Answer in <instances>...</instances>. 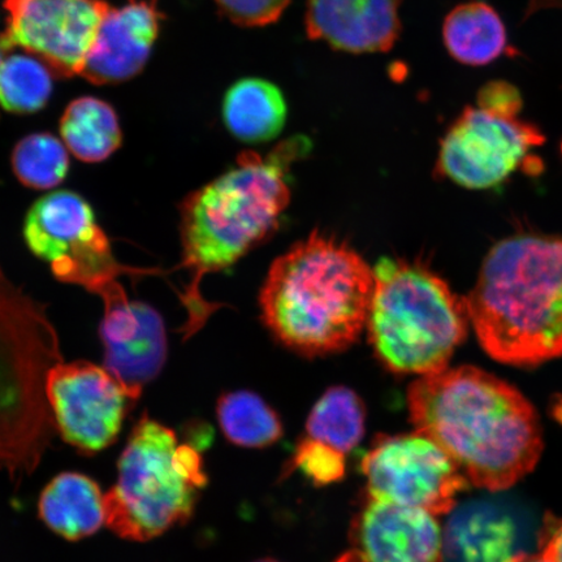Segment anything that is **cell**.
<instances>
[{
  "mask_svg": "<svg viewBox=\"0 0 562 562\" xmlns=\"http://www.w3.org/2000/svg\"><path fill=\"white\" fill-rule=\"evenodd\" d=\"M11 50L9 44H7V41L4 38L3 34H0V63L4 59V56L7 53Z\"/></svg>",
  "mask_w": 562,
  "mask_h": 562,
  "instance_id": "cell-31",
  "label": "cell"
},
{
  "mask_svg": "<svg viewBox=\"0 0 562 562\" xmlns=\"http://www.w3.org/2000/svg\"><path fill=\"white\" fill-rule=\"evenodd\" d=\"M161 20L158 0H130L121 9H111L81 76L95 86H110L138 75L150 58Z\"/></svg>",
  "mask_w": 562,
  "mask_h": 562,
  "instance_id": "cell-14",
  "label": "cell"
},
{
  "mask_svg": "<svg viewBox=\"0 0 562 562\" xmlns=\"http://www.w3.org/2000/svg\"><path fill=\"white\" fill-rule=\"evenodd\" d=\"M59 130L68 151L86 164L108 160L122 145L116 111L94 97L70 102L60 119Z\"/></svg>",
  "mask_w": 562,
  "mask_h": 562,
  "instance_id": "cell-20",
  "label": "cell"
},
{
  "mask_svg": "<svg viewBox=\"0 0 562 562\" xmlns=\"http://www.w3.org/2000/svg\"><path fill=\"white\" fill-rule=\"evenodd\" d=\"M11 165L25 188L50 191L67 178L69 151L65 143L50 133H33L13 147Z\"/></svg>",
  "mask_w": 562,
  "mask_h": 562,
  "instance_id": "cell-24",
  "label": "cell"
},
{
  "mask_svg": "<svg viewBox=\"0 0 562 562\" xmlns=\"http://www.w3.org/2000/svg\"><path fill=\"white\" fill-rule=\"evenodd\" d=\"M494 360L532 368L562 356V238L524 235L494 246L465 300Z\"/></svg>",
  "mask_w": 562,
  "mask_h": 562,
  "instance_id": "cell-4",
  "label": "cell"
},
{
  "mask_svg": "<svg viewBox=\"0 0 562 562\" xmlns=\"http://www.w3.org/2000/svg\"><path fill=\"white\" fill-rule=\"evenodd\" d=\"M255 562H280V561H278V560H276V559H270V558H269V559H261V560H257V561H255Z\"/></svg>",
  "mask_w": 562,
  "mask_h": 562,
  "instance_id": "cell-32",
  "label": "cell"
},
{
  "mask_svg": "<svg viewBox=\"0 0 562 562\" xmlns=\"http://www.w3.org/2000/svg\"><path fill=\"white\" fill-rule=\"evenodd\" d=\"M221 430L237 447L261 449L283 437V425L276 411L250 391L224 393L217 400Z\"/></svg>",
  "mask_w": 562,
  "mask_h": 562,
  "instance_id": "cell-21",
  "label": "cell"
},
{
  "mask_svg": "<svg viewBox=\"0 0 562 562\" xmlns=\"http://www.w3.org/2000/svg\"><path fill=\"white\" fill-rule=\"evenodd\" d=\"M476 102L477 108L504 119H517L524 108L521 91L503 80L490 81L483 86Z\"/></svg>",
  "mask_w": 562,
  "mask_h": 562,
  "instance_id": "cell-27",
  "label": "cell"
},
{
  "mask_svg": "<svg viewBox=\"0 0 562 562\" xmlns=\"http://www.w3.org/2000/svg\"><path fill=\"white\" fill-rule=\"evenodd\" d=\"M402 3L403 0H307V37L350 54L389 52L402 33Z\"/></svg>",
  "mask_w": 562,
  "mask_h": 562,
  "instance_id": "cell-15",
  "label": "cell"
},
{
  "mask_svg": "<svg viewBox=\"0 0 562 562\" xmlns=\"http://www.w3.org/2000/svg\"><path fill=\"white\" fill-rule=\"evenodd\" d=\"M540 557L547 562H562V518L547 515L539 532Z\"/></svg>",
  "mask_w": 562,
  "mask_h": 562,
  "instance_id": "cell-28",
  "label": "cell"
},
{
  "mask_svg": "<svg viewBox=\"0 0 562 562\" xmlns=\"http://www.w3.org/2000/svg\"><path fill=\"white\" fill-rule=\"evenodd\" d=\"M465 301L427 266L384 258L374 269L368 333L378 360L398 375H431L465 340Z\"/></svg>",
  "mask_w": 562,
  "mask_h": 562,
  "instance_id": "cell-5",
  "label": "cell"
},
{
  "mask_svg": "<svg viewBox=\"0 0 562 562\" xmlns=\"http://www.w3.org/2000/svg\"><path fill=\"white\" fill-rule=\"evenodd\" d=\"M308 149L304 137L262 154L246 150L220 178L189 193L179 205L181 262L188 285L184 340L199 333L220 304L202 296L203 279L229 270L277 231L291 201L290 170Z\"/></svg>",
  "mask_w": 562,
  "mask_h": 562,
  "instance_id": "cell-2",
  "label": "cell"
},
{
  "mask_svg": "<svg viewBox=\"0 0 562 562\" xmlns=\"http://www.w3.org/2000/svg\"><path fill=\"white\" fill-rule=\"evenodd\" d=\"M561 154H562V144H561Z\"/></svg>",
  "mask_w": 562,
  "mask_h": 562,
  "instance_id": "cell-33",
  "label": "cell"
},
{
  "mask_svg": "<svg viewBox=\"0 0 562 562\" xmlns=\"http://www.w3.org/2000/svg\"><path fill=\"white\" fill-rule=\"evenodd\" d=\"M367 430V409L347 386H333L313 407L306 422L307 438L346 454L360 445Z\"/></svg>",
  "mask_w": 562,
  "mask_h": 562,
  "instance_id": "cell-22",
  "label": "cell"
},
{
  "mask_svg": "<svg viewBox=\"0 0 562 562\" xmlns=\"http://www.w3.org/2000/svg\"><path fill=\"white\" fill-rule=\"evenodd\" d=\"M44 393L61 438L86 454L114 445L140 397L104 367L61 357L47 371Z\"/></svg>",
  "mask_w": 562,
  "mask_h": 562,
  "instance_id": "cell-9",
  "label": "cell"
},
{
  "mask_svg": "<svg viewBox=\"0 0 562 562\" xmlns=\"http://www.w3.org/2000/svg\"><path fill=\"white\" fill-rule=\"evenodd\" d=\"M40 517L58 536L80 540L105 524L104 495L88 475L61 473L42 492Z\"/></svg>",
  "mask_w": 562,
  "mask_h": 562,
  "instance_id": "cell-17",
  "label": "cell"
},
{
  "mask_svg": "<svg viewBox=\"0 0 562 562\" xmlns=\"http://www.w3.org/2000/svg\"><path fill=\"white\" fill-rule=\"evenodd\" d=\"M442 41L454 60L473 67L487 66L509 52L502 18L483 2L462 3L449 12Z\"/></svg>",
  "mask_w": 562,
  "mask_h": 562,
  "instance_id": "cell-19",
  "label": "cell"
},
{
  "mask_svg": "<svg viewBox=\"0 0 562 562\" xmlns=\"http://www.w3.org/2000/svg\"><path fill=\"white\" fill-rule=\"evenodd\" d=\"M95 294L103 301V367L143 395L144 386L156 381L166 367L168 337L164 316L146 302L130 300L117 280Z\"/></svg>",
  "mask_w": 562,
  "mask_h": 562,
  "instance_id": "cell-12",
  "label": "cell"
},
{
  "mask_svg": "<svg viewBox=\"0 0 562 562\" xmlns=\"http://www.w3.org/2000/svg\"><path fill=\"white\" fill-rule=\"evenodd\" d=\"M516 526L492 504L470 503L452 513L442 533V561L507 562Z\"/></svg>",
  "mask_w": 562,
  "mask_h": 562,
  "instance_id": "cell-16",
  "label": "cell"
},
{
  "mask_svg": "<svg viewBox=\"0 0 562 562\" xmlns=\"http://www.w3.org/2000/svg\"><path fill=\"white\" fill-rule=\"evenodd\" d=\"M507 562H547L540 554L517 553Z\"/></svg>",
  "mask_w": 562,
  "mask_h": 562,
  "instance_id": "cell-29",
  "label": "cell"
},
{
  "mask_svg": "<svg viewBox=\"0 0 562 562\" xmlns=\"http://www.w3.org/2000/svg\"><path fill=\"white\" fill-rule=\"evenodd\" d=\"M407 409L416 431L437 441L476 487L508 490L542 456L536 407L487 371L461 367L419 376L407 390Z\"/></svg>",
  "mask_w": 562,
  "mask_h": 562,
  "instance_id": "cell-1",
  "label": "cell"
},
{
  "mask_svg": "<svg viewBox=\"0 0 562 562\" xmlns=\"http://www.w3.org/2000/svg\"><path fill=\"white\" fill-rule=\"evenodd\" d=\"M223 122L243 143H267L284 130L288 108L276 83L248 77L232 86L223 100Z\"/></svg>",
  "mask_w": 562,
  "mask_h": 562,
  "instance_id": "cell-18",
  "label": "cell"
},
{
  "mask_svg": "<svg viewBox=\"0 0 562 562\" xmlns=\"http://www.w3.org/2000/svg\"><path fill=\"white\" fill-rule=\"evenodd\" d=\"M215 3L232 23L258 27L277 23L291 0H215Z\"/></svg>",
  "mask_w": 562,
  "mask_h": 562,
  "instance_id": "cell-26",
  "label": "cell"
},
{
  "mask_svg": "<svg viewBox=\"0 0 562 562\" xmlns=\"http://www.w3.org/2000/svg\"><path fill=\"white\" fill-rule=\"evenodd\" d=\"M7 44L37 56L55 74L82 75L110 5L103 0H4Z\"/></svg>",
  "mask_w": 562,
  "mask_h": 562,
  "instance_id": "cell-11",
  "label": "cell"
},
{
  "mask_svg": "<svg viewBox=\"0 0 562 562\" xmlns=\"http://www.w3.org/2000/svg\"><path fill=\"white\" fill-rule=\"evenodd\" d=\"M23 237L32 255L50 266L56 280L90 293L119 277L161 273L119 262L93 207L72 191L50 192L35 201L25 215Z\"/></svg>",
  "mask_w": 562,
  "mask_h": 562,
  "instance_id": "cell-7",
  "label": "cell"
},
{
  "mask_svg": "<svg viewBox=\"0 0 562 562\" xmlns=\"http://www.w3.org/2000/svg\"><path fill=\"white\" fill-rule=\"evenodd\" d=\"M285 475L299 472L315 487H325L344 480L347 472L346 454L325 442L304 438L300 440L290 462L284 469Z\"/></svg>",
  "mask_w": 562,
  "mask_h": 562,
  "instance_id": "cell-25",
  "label": "cell"
},
{
  "mask_svg": "<svg viewBox=\"0 0 562 562\" xmlns=\"http://www.w3.org/2000/svg\"><path fill=\"white\" fill-rule=\"evenodd\" d=\"M104 494L105 525L132 542H147L191 519L207 486L201 449L147 412L133 427Z\"/></svg>",
  "mask_w": 562,
  "mask_h": 562,
  "instance_id": "cell-6",
  "label": "cell"
},
{
  "mask_svg": "<svg viewBox=\"0 0 562 562\" xmlns=\"http://www.w3.org/2000/svg\"><path fill=\"white\" fill-rule=\"evenodd\" d=\"M335 562H442V532L430 513L368 497Z\"/></svg>",
  "mask_w": 562,
  "mask_h": 562,
  "instance_id": "cell-13",
  "label": "cell"
},
{
  "mask_svg": "<svg viewBox=\"0 0 562 562\" xmlns=\"http://www.w3.org/2000/svg\"><path fill=\"white\" fill-rule=\"evenodd\" d=\"M54 70L32 54L5 55L0 63V105L12 114H34L53 94Z\"/></svg>",
  "mask_w": 562,
  "mask_h": 562,
  "instance_id": "cell-23",
  "label": "cell"
},
{
  "mask_svg": "<svg viewBox=\"0 0 562 562\" xmlns=\"http://www.w3.org/2000/svg\"><path fill=\"white\" fill-rule=\"evenodd\" d=\"M361 469L368 497L435 517L451 512L470 484L452 457L418 431L378 437Z\"/></svg>",
  "mask_w": 562,
  "mask_h": 562,
  "instance_id": "cell-8",
  "label": "cell"
},
{
  "mask_svg": "<svg viewBox=\"0 0 562 562\" xmlns=\"http://www.w3.org/2000/svg\"><path fill=\"white\" fill-rule=\"evenodd\" d=\"M374 270L346 243L312 234L272 263L262 318L270 333L302 356L347 349L368 323Z\"/></svg>",
  "mask_w": 562,
  "mask_h": 562,
  "instance_id": "cell-3",
  "label": "cell"
},
{
  "mask_svg": "<svg viewBox=\"0 0 562 562\" xmlns=\"http://www.w3.org/2000/svg\"><path fill=\"white\" fill-rule=\"evenodd\" d=\"M542 7H562V0H531L529 13L536 12Z\"/></svg>",
  "mask_w": 562,
  "mask_h": 562,
  "instance_id": "cell-30",
  "label": "cell"
},
{
  "mask_svg": "<svg viewBox=\"0 0 562 562\" xmlns=\"http://www.w3.org/2000/svg\"><path fill=\"white\" fill-rule=\"evenodd\" d=\"M544 143L536 124L468 105L440 140L437 173L462 188H496L527 166L532 147Z\"/></svg>",
  "mask_w": 562,
  "mask_h": 562,
  "instance_id": "cell-10",
  "label": "cell"
}]
</instances>
